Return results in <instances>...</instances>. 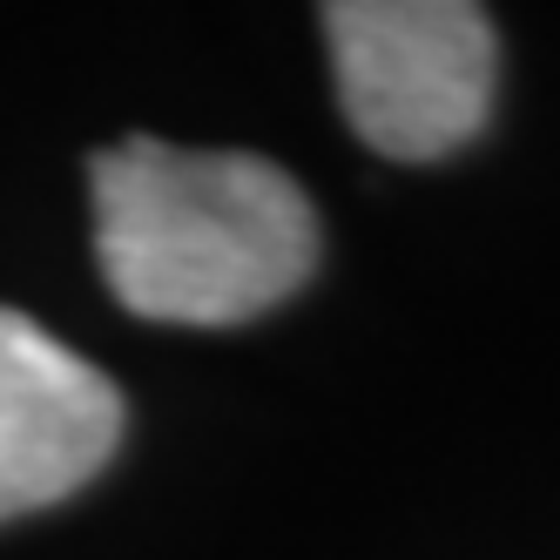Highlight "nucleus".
I'll return each mask as SVG.
<instances>
[{"instance_id": "f03ea898", "label": "nucleus", "mask_w": 560, "mask_h": 560, "mask_svg": "<svg viewBox=\"0 0 560 560\" xmlns=\"http://www.w3.org/2000/svg\"><path fill=\"white\" fill-rule=\"evenodd\" d=\"M345 122L392 163H432L487 129L500 42L466 0H331L325 14Z\"/></svg>"}, {"instance_id": "7ed1b4c3", "label": "nucleus", "mask_w": 560, "mask_h": 560, "mask_svg": "<svg viewBox=\"0 0 560 560\" xmlns=\"http://www.w3.org/2000/svg\"><path fill=\"white\" fill-rule=\"evenodd\" d=\"M122 446V392L82 351L0 304V520L82 493Z\"/></svg>"}, {"instance_id": "f257e3e1", "label": "nucleus", "mask_w": 560, "mask_h": 560, "mask_svg": "<svg viewBox=\"0 0 560 560\" xmlns=\"http://www.w3.org/2000/svg\"><path fill=\"white\" fill-rule=\"evenodd\" d=\"M95 257L122 311L155 325H244L317 270V210L250 149L122 136L89 163Z\"/></svg>"}]
</instances>
